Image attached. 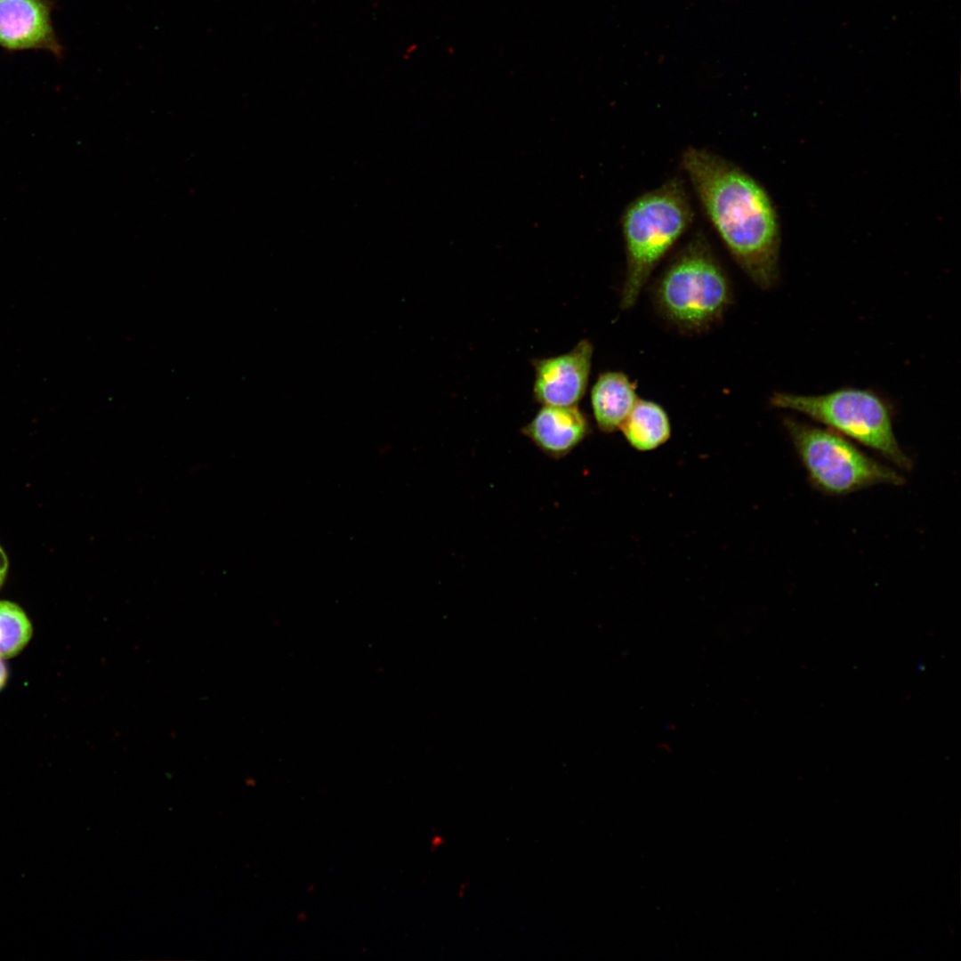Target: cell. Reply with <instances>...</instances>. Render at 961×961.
Segmentation results:
<instances>
[{
	"label": "cell",
	"mask_w": 961,
	"mask_h": 961,
	"mask_svg": "<svg viewBox=\"0 0 961 961\" xmlns=\"http://www.w3.org/2000/svg\"><path fill=\"white\" fill-rule=\"evenodd\" d=\"M681 164L736 262L760 288L773 287L779 279L780 233L764 188L735 164L707 149L689 147Z\"/></svg>",
	"instance_id": "6da1fadb"
},
{
	"label": "cell",
	"mask_w": 961,
	"mask_h": 961,
	"mask_svg": "<svg viewBox=\"0 0 961 961\" xmlns=\"http://www.w3.org/2000/svg\"><path fill=\"white\" fill-rule=\"evenodd\" d=\"M693 210L678 179L648 191L626 208L622 231L626 272L620 306L629 309L638 299L654 268L688 230Z\"/></svg>",
	"instance_id": "7a4b0ae2"
},
{
	"label": "cell",
	"mask_w": 961,
	"mask_h": 961,
	"mask_svg": "<svg viewBox=\"0 0 961 961\" xmlns=\"http://www.w3.org/2000/svg\"><path fill=\"white\" fill-rule=\"evenodd\" d=\"M731 298L725 271L699 236L674 258L654 290L655 303L663 317L686 333L711 327L721 319Z\"/></svg>",
	"instance_id": "3957f363"
},
{
	"label": "cell",
	"mask_w": 961,
	"mask_h": 961,
	"mask_svg": "<svg viewBox=\"0 0 961 961\" xmlns=\"http://www.w3.org/2000/svg\"><path fill=\"white\" fill-rule=\"evenodd\" d=\"M770 402L874 450L901 470L912 469L913 461L895 436L892 408L874 391L845 387L818 395L774 392Z\"/></svg>",
	"instance_id": "277c9868"
},
{
	"label": "cell",
	"mask_w": 961,
	"mask_h": 961,
	"mask_svg": "<svg viewBox=\"0 0 961 961\" xmlns=\"http://www.w3.org/2000/svg\"><path fill=\"white\" fill-rule=\"evenodd\" d=\"M783 424L810 483L825 495L845 496L876 485L905 483L900 472L831 429L791 416Z\"/></svg>",
	"instance_id": "5b68a950"
},
{
	"label": "cell",
	"mask_w": 961,
	"mask_h": 961,
	"mask_svg": "<svg viewBox=\"0 0 961 961\" xmlns=\"http://www.w3.org/2000/svg\"><path fill=\"white\" fill-rule=\"evenodd\" d=\"M593 352L592 343L583 339L567 353L532 359L535 400L542 406H577L587 389Z\"/></svg>",
	"instance_id": "8992f818"
},
{
	"label": "cell",
	"mask_w": 961,
	"mask_h": 961,
	"mask_svg": "<svg viewBox=\"0 0 961 961\" xmlns=\"http://www.w3.org/2000/svg\"><path fill=\"white\" fill-rule=\"evenodd\" d=\"M52 0H0V47L8 52L41 50L61 58Z\"/></svg>",
	"instance_id": "52a82bcc"
},
{
	"label": "cell",
	"mask_w": 961,
	"mask_h": 961,
	"mask_svg": "<svg viewBox=\"0 0 961 961\" xmlns=\"http://www.w3.org/2000/svg\"><path fill=\"white\" fill-rule=\"evenodd\" d=\"M545 455L560 459L569 455L590 433L585 415L577 406H542L521 429Z\"/></svg>",
	"instance_id": "ba28073f"
},
{
	"label": "cell",
	"mask_w": 961,
	"mask_h": 961,
	"mask_svg": "<svg viewBox=\"0 0 961 961\" xmlns=\"http://www.w3.org/2000/svg\"><path fill=\"white\" fill-rule=\"evenodd\" d=\"M638 400L635 384L622 372L601 373L591 391L593 414L599 429H620Z\"/></svg>",
	"instance_id": "9c48e42d"
},
{
	"label": "cell",
	"mask_w": 961,
	"mask_h": 961,
	"mask_svg": "<svg viewBox=\"0 0 961 961\" xmlns=\"http://www.w3.org/2000/svg\"><path fill=\"white\" fill-rule=\"evenodd\" d=\"M620 430L629 444L640 451L658 448L671 433L669 418L664 408L651 400L639 399Z\"/></svg>",
	"instance_id": "30bf717a"
},
{
	"label": "cell",
	"mask_w": 961,
	"mask_h": 961,
	"mask_svg": "<svg viewBox=\"0 0 961 961\" xmlns=\"http://www.w3.org/2000/svg\"><path fill=\"white\" fill-rule=\"evenodd\" d=\"M31 636L32 625L23 610L12 602L0 601V656H16Z\"/></svg>",
	"instance_id": "8fae6325"
},
{
	"label": "cell",
	"mask_w": 961,
	"mask_h": 961,
	"mask_svg": "<svg viewBox=\"0 0 961 961\" xmlns=\"http://www.w3.org/2000/svg\"><path fill=\"white\" fill-rule=\"evenodd\" d=\"M8 561L4 550L0 547V587L4 584L7 572Z\"/></svg>",
	"instance_id": "7c38bea8"
},
{
	"label": "cell",
	"mask_w": 961,
	"mask_h": 961,
	"mask_svg": "<svg viewBox=\"0 0 961 961\" xmlns=\"http://www.w3.org/2000/svg\"><path fill=\"white\" fill-rule=\"evenodd\" d=\"M7 679V669L3 658L0 656V690L4 686Z\"/></svg>",
	"instance_id": "4fadbf2b"
}]
</instances>
